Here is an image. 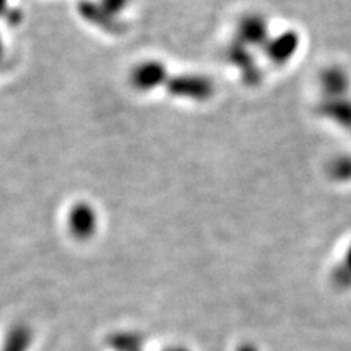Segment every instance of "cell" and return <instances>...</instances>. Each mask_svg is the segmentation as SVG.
I'll return each mask as SVG.
<instances>
[{"instance_id":"7a4b0ae2","label":"cell","mask_w":351,"mask_h":351,"mask_svg":"<svg viewBox=\"0 0 351 351\" xmlns=\"http://www.w3.org/2000/svg\"><path fill=\"white\" fill-rule=\"evenodd\" d=\"M331 281L337 287V290H351V246L346 250L341 261L334 267L331 274Z\"/></svg>"},{"instance_id":"5b68a950","label":"cell","mask_w":351,"mask_h":351,"mask_svg":"<svg viewBox=\"0 0 351 351\" xmlns=\"http://www.w3.org/2000/svg\"><path fill=\"white\" fill-rule=\"evenodd\" d=\"M0 47H2V46H0Z\"/></svg>"},{"instance_id":"277c9868","label":"cell","mask_w":351,"mask_h":351,"mask_svg":"<svg viewBox=\"0 0 351 351\" xmlns=\"http://www.w3.org/2000/svg\"><path fill=\"white\" fill-rule=\"evenodd\" d=\"M3 3V0H0V5H2Z\"/></svg>"},{"instance_id":"6da1fadb","label":"cell","mask_w":351,"mask_h":351,"mask_svg":"<svg viewBox=\"0 0 351 351\" xmlns=\"http://www.w3.org/2000/svg\"><path fill=\"white\" fill-rule=\"evenodd\" d=\"M322 107V113L326 114L328 117H331L339 125L344 126H351V101H346L339 97H334L332 101H324Z\"/></svg>"},{"instance_id":"3957f363","label":"cell","mask_w":351,"mask_h":351,"mask_svg":"<svg viewBox=\"0 0 351 351\" xmlns=\"http://www.w3.org/2000/svg\"><path fill=\"white\" fill-rule=\"evenodd\" d=\"M243 351H255V350H250V348H245Z\"/></svg>"}]
</instances>
